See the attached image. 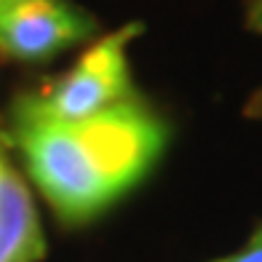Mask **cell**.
I'll return each instance as SVG.
<instances>
[{
    "label": "cell",
    "mask_w": 262,
    "mask_h": 262,
    "mask_svg": "<svg viewBox=\"0 0 262 262\" xmlns=\"http://www.w3.org/2000/svg\"><path fill=\"white\" fill-rule=\"evenodd\" d=\"M11 145L56 217L83 225L156 169L169 145V126L139 97L80 121L11 110Z\"/></svg>",
    "instance_id": "cell-1"
},
{
    "label": "cell",
    "mask_w": 262,
    "mask_h": 262,
    "mask_svg": "<svg viewBox=\"0 0 262 262\" xmlns=\"http://www.w3.org/2000/svg\"><path fill=\"white\" fill-rule=\"evenodd\" d=\"M142 21H128L121 30L104 35L51 86L19 97L14 110L51 121H80L139 97L131 83L128 46L137 35H142Z\"/></svg>",
    "instance_id": "cell-2"
},
{
    "label": "cell",
    "mask_w": 262,
    "mask_h": 262,
    "mask_svg": "<svg viewBox=\"0 0 262 262\" xmlns=\"http://www.w3.org/2000/svg\"><path fill=\"white\" fill-rule=\"evenodd\" d=\"M97 27V19L70 0H3L0 54L16 62L43 64L89 40Z\"/></svg>",
    "instance_id": "cell-3"
},
{
    "label": "cell",
    "mask_w": 262,
    "mask_h": 262,
    "mask_svg": "<svg viewBox=\"0 0 262 262\" xmlns=\"http://www.w3.org/2000/svg\"><path fill=\"white\" fill-rule=\"evenodd\" d=\"M43 257L46 235L30 187L0 152V262H40Z\"/></svg>",
    "instance_id": "cell-4"
},
{
    "label": "cell",
    "mask_w": 262,
    "mask_h": 262,
    "mask_svg": "<svg viewBox=\"0 0 262 262\" xmlns=\"http://www.w3.org/2000/svg\"><path fill=\"white\" fill-rule=\"evenodd\" d=\"M209 262H262V222H257V228L252 230L249 241L235 249V252L217 257V259H209Z\"/></svg>",
    "instance_id": "cell-5"
},
{
    "label": "cell",
    "mask_w": 262,
    "mask_h": 262,
    "mask_svg": "<svg viewBox=\"0 0 262 262\" xmlns=\"http://www.w3.org/2000/svg\"><path fill=\"white\" fill-rule=\"evenodd\" d=\"M246 27L262 35V0H246Z\"/></svg>",
    "instance_id": "cell-6"
},
{
    "label": "cell",
    "mask_w": 262,
    "mask_h": 262,
    "mask_svg": "<svg viewBox=\"0 0 262 262\" xmlns=\"http://www.w3.org/2000/svg\"><path fill=\"white\" fill-rule=\"evenodd\" d=\"M246 115H252V118H262V89L254 94L252 99H249V104H246Z\"/></svg>",
    "instance_id": "cell-7"
},
{
    "label": "cell",
    "mask_w": 262,
    "mask_h": 262,
    "mask_svg": "<svg viewBox=\"0 0 262 262\" xmlns=\"http://www.w3.org/2000/svg\"><path fill=\"white\" fill-rule=\"evenodd\" d=\"M0 3H3V0H0Z\"/></svg>",
    "instance_id": "cell-8"
}]
</instances>
